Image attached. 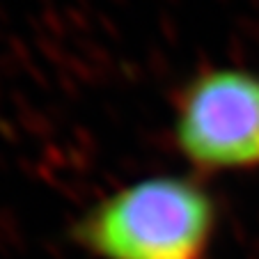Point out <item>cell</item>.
<instances>
[{
	"label": "cell",
	"instance_id": "obj_2",
	"mask_svg": "<svg viewBox=\"0 0 259 259\" xmlns=\"http://www.w3.org/2000/svg\"><path fill=\"white\" fill-rule=\"evenodd\" d=\"M170 140L200 177L259 170V73L206 64L172 94Z\"/></svg>",
	"mask_w": 259,
	"mask_h": 259
},
{
	"label": "cell",
	"instance_id": "obj_1",
	"mask_svg": "<svg viewBox=\"0 0 259 259\" xmlns=\"http://www.w3.org/2000/svg\"><path fill=\"white\" fill-rule=\"evenodd\" d=\"M220 223L200 175H154L99 197L69 236L97 259H206Z\"/></svg>",
	"mask_w": 259,
	"mask_h": 259
}]
</instances>
